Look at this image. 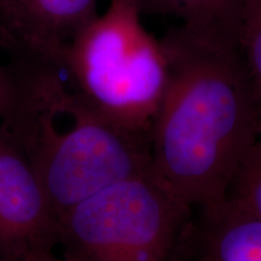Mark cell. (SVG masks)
I'll list each match as a JSON object with an SVG mask.
<instances>
[{"label":"cell","mask_w":261,"mask_h":261,"mask_svg":"<svg viewBox=\"0 0 261 261\" xmlns=\"http://www.w3.org/2000/svg\"><path fill=\"white\" fill-rule=\"evenodd\" d=\"M0 125L31 162L57 219L96 192L151 174L150 138L112 125L75 93L61 63L21 58Z\"/></svg>","instance_id":"obj_2"},{"label":"cell","mask_w":261,"mask_h":261,"mask_svg":"<svg viewBox=\"0 0 261 261\" xmlns=\"http://www.w3.org/2000/svg\"><path fill=\"white\" fill-rule=\"evenodd\" d=\"M190 207L151 174L104 188L58 219L67 261H167Z\"/></svg>","instance_id":"obj_4"},{"label":"cell","mask_w":261,"mask_h":261,"mask_svg":"<svg viewBox=\"0 0 261 261\" xmlns=\"http://www.w3.org/2000/svg\"><path fill=\"white\" fill-rule=\"evenodd\" d=\"M167 261H261V219L227 198L191 207Z\"/></svg>","instance_id":"obj_7"},{"label":"cell","mask_w":261,"mask_h":261,"mask_svg":"<svg viewBox=\"0 0 261 261\" xmlns=\"http://www.w3.org/2000/svg\"><path fill=\"white\" fill-rule=\"evenodd\" d=\"M142 15L138 0H110L65 46L61 64L71 89L98 115L150 138L168 62Z\"/></svg>","instance_id":"obj_3"},{"label":"cell","mask_w":261,"mask_h":261,"mask_svg":"<svg viewBox=\"0 0 261 261\" xmlns=\"http://www.w3.org/2000/svg\"><path fill=\"white\" fill-rule=\"evenodd\" d=\"M240 47L261 130V0H249L240 35Z\"/></svg>","instance_id":"obj_10"},{"label":"cell","mask_w":261,"mask_h":261,"mask_svg":"<svg viewBox=\"0 0 261 261\" xmlns=\"http://www.w3.org/2000/svg\"><path fill=\"white\" fill-rule=\"evenodd\" d=\"M225 198L261 219V130L238 166Z\"/></svg>","instance_id":"obj_9"},{"label":"cell","mask_w":261,"mask_h":261,"mask_svg":"<svg viewBox=\"0 0 261 261\" xmlns=\"http://www.w3.org/2000/svg\"><path fill=\"white\" fill-rule=\"evenodd\" d=\"M161 41L168 77L150 132L151 175L190 208L224 200L260 132L240 44L181 25Z\"/></svg>","instance_id":"obj_1"},{"label":"cell","mask_w":261,"mask_h":261,"mask_svg":"<svg viewBox=\"0 0 261 261\" xmlns=\"http://www.w3.org/2000/svg\"><path fill=\"white\" fill-rule=\"evenodd\" d=\"M97 15V0H0V44L19 58L61 63L65 46Z\"/></svg>","instance_id":"obj_6"},{"label":"cell","mask_w":261,"mask_h":261,"mask_svg":"<svg viewBox=\"0 0 261 261\" xmlns=\"http://www.w3.org/2000/svg\"><path fill=\"white\" fill-rule=\"evenodd\" d=\"M58 219L24 152L0 125V261L57 246Z\"/></svg>","instance_id":"obj_5"},{"label":"cell","mask_w":261,"mask_h":261,"mask_svg":"<svg viewBox=\"0 0 261 261\" xmlns=\"http://www.w3.org/2000/svg\"><path fill=\"white\" fill-rule=\"evenodd\" d=\"M16 92V75L14 69L0 67V122L8 114Z\"/></svg>","instance_id":"obj_11"},{"label":"cell","mask_w":261,"mask_h":261,"mask_svg":"<svg viewBox=\"0 0 261 261\" xmlns=\"http://www.w3.org/2000/svg\"><path fill=\"white\" fill-rule=\"evenodd\" d=\"M12 261H67L64 257H58L54 253V249L48 248H37V249L28 250L16 257Z\"/></svg>","instance_id":"obj_12"},{"label":"cell","mask_w":261,"mask_h":261,"mask_svg":"<svg viewBox=\"0 0 261 261\" xmlns=\"http://www.w3.org/2000/svg\"><path fill=\"white\" fill-rule=\"evenodd\" d=\"M249 0H138L143 12L180 19L181 27L203 38L240 44Z\"/></svg>","instance_id":"obj_8"}]
</instances>
